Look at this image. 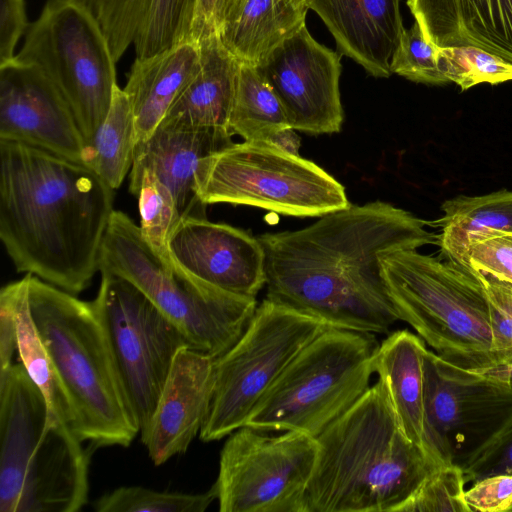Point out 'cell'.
Instances as JSON below:
<instances>
[{
	"instance_id": "f35d334b",
	"label": "cell",
	"mask_w": 512,
	"mask_h": 512,
	"mask_svg": "<svg viewBox=\"0 0 512 512\" xmlns=\"http://www.w3.org/2000/svg\"><path fill=\"white\" fill-rule=\"evenodd\" d=\"M465 498L471 511L512 512V473H500L473 482Z\"/></svg>"
},
{
	"instance_id": "f546056e",
	"label": "cell",
	"mask_w": 512,
	"mask_h": 512,
	"mask_svg": "<svg viewBox=\"0 0 512 512\" xmlns=\"http://www.w3.org/2000/svg\"><path fill=\"white\" fill-rule=\"evenodd\" d=\"M290 127L276 94L255 66L240 63L228 129L247 142H263Z\"/></svg>"
},
{
	"instance_id": "44dd1931",
	"label": "cell",
	"mask_w": 512,
	"mask_h": 512,
	"mask_svg": "<svg viewBox=\"0 0 512 512\" xmlns=\"http://www.w3.org/2000/svg\"><path fill=\"white\" fill-rule=\"evenodd\" d=\"M323 20L342 54L374 77L387 78L405 30L400 0H305Z\"/></svg>"
},
{
	"instance_id": "5bb4252c",
	"label": "cell",
	"mask_w": 512,
	"mask_h": 512,
	"mask_svg": "<svg viewBox=\"0 0 512 512\" xmlns=\"http://www.w3.org/2000/svg\"><path fill=\"white\" fill-rule=\"evenodd\" d=\"M426 437L433 460L466 463L512 422V380L449 363L427 350Z\"/></svg>"
},
{
	"instance_id": "cb8c5ba5",
	"label": "cell",
	"mask_w": 512,
	"mask_h": 512,
	"mask_svg": "<svg viewBox=\"0 0 512 512\" xmlns=\"http://www.w3.org/2000/svg\"><path fill=\"white\" fill-rule=\"evenodd\" d=\"M200 66L197 41L136 58L123 89L134 114L136 144L151 136Z\"/></svg>"
},
{
	"instance_id": "1f68e13d",
	"label": "cell",
	"mask_w": 512,
	"mask_h": 512,
	"mask_svg": "<svg viewBox=\"0 0 512 512\" xmlns=\"http://www.w3.org/2000/svg\"><path fill=\"white\" fill-rule=\"evenodd\" d=\"M217 500L214 485L198 494L119 487L93 502L97 512H204Z\"/></svg>"
},
{
	"instance_id": "9a60e30c",
	"label": "cell",
	"mask_w": 512,
	"mask_h": 512,
	"mask_svg": "<svg viewBox=\"0 0 512 512\" xmlns=\"http://www.w3.org/2000/svg\"><path fill=\"white\" fill-rule=\"evenodd\" d=\"M255 68L279 99L290 127L314 135L340 131L341 56L317 42L306 26Z\"/></svg>"
},
{
	"instance_id": "277c9868",
	"label": "cell",
	"mask_w": 512,
	"mask_h": 512,
	"mask_svg": "<svg viewBox=\"0 0 512 512\" xmlns=\"http://www.w3.org/2000/svg\"><path fill=\"white\" fill-rule=\"evenodd\" d=\"M28 298L69 409L72 431L95 447H128L140 429L95 303L32 274Z\"/></svg>"
},
{
	"instance_id": "7a4b0ae2",
	"label": "cell",
	"mask_w": 512,
	"mask_h": 512,
	"mask_svg": "<svg viewBox=\"0 0 512 512\" xmlns=\"http://www.w3.org/2000/svg\"><path fill=\"white\" fill-rule=\"evenodd\" d=\"M114 189L82 162L0 140V239L17 272L71 294L91 283Z\"/></svg>"
},
{
	"instance_id": "e575fe53",
	"label": "cell",
	"mask_w": 512,
	"mask_h": 512,
	"mask_svg": "<svg viewBox=\"0 0 512 512\" xmlns=\"http://www.w3.org/2000/svg\"><path fill=\"white\" fill-rule=\"evenodd\" d=\"M438 54L439 47L427 40L415 21L400 38L391 60V72L419 83H448L439 69Z\"/></svg>"
},
{
	"instance_id": "8992f818",
	"label": "cell",
	"mask_w": 512,
	"mask_h": 512,
	"mask_svg": "<svg viewBox=\"0 0 512 512\" xmlns=\"http://www.w3.org/2000/svg\"><path fill=\"white\" fill-rule=\"evenodd\" d=\"M381 266L399 319L437 355L475 372L498 365L490 307L477 270L417 250L386 255Z\"/></svg>"
},
{
	"instance_id": "d590c367",
	"label": "cell",
	"mask_w": 512,
	"mask_h": 512,
	"mask_svg": "<svg viewBox=\"0 0 512 512\" xmlns=\"http://www.w3.org/2000/svg\"><path fill=\"white\" fill-rule=\"evenodd\" d=\"M478 275L490 307L493 353L498 365L512 363V282L482 271Z\"/></svg>"
},
{
	"instance_id": "8fae6325",
	"label": "cell",
	"mask_w": 512,
	"mask_h": 512,
	"mask_svg": "<svg viewBox=\"0 0 512 512\" xmlns=\"http://www.w3.org/2000/svg\"><path fill=\"white\" fill-rule=\"evenodd\" d=\"M329 326L264 299L239 340L215 358L213 393L199 437L220 440L250 413L294 357Z\"/></svg>"
},
{
	"instance_id": "ee69618b",
	"label": "cell",
	"mask_w": 512,
	"mask_h": 512,
	"mask_svg": "<svg viewBox=\"0 0 512 512\" xmlns=\"http://www.w3.org/2000/svg\"><path fill=\"white\" fill-rule=\"evenodd\" d=\"M485 372H487L491 375L503 378V379L512 380V363L498 365V366L493 367Z\"/></svg>"
},
{
	"instance_id": "52a82bcc",
	"label": "cell",
	"mask_w": 512,
	"mask_h": 512,
	"mask_svg": "<svg viewBox=\"0 0 512 512\" xmlns=\"http://www.w3.org/2000/svg\"><path fill=\"white\" fill-rule=\"evenodd\" d=\"M135 285L185 335L194 349L213 358L243 335L257 308L255 297L209 285L159 256L140 227L113 211L101 247L99 270Z\"/></svg>"
},
{
	"instance_id": "603a6c76",
	"label": "cell",
	"mask_w": 512,
	"mask_h": 512,
	"mask_svg": "<svg viewBox=\"0 0 512 512\" xmlns=\"http://www.w3.org/2000/svg\"><path fill=\"white\" fill-rule=\"evenodd\" d=\"M197 42L200 69L160 124L183 129L229 131L240 62L226 49L218 34L202 37Z\"/></svg>"
},
{
	"instance_id": "e0dca14e",
	"label": "cell",
	"mask_w": 512,
	"mask_h": 512,
	"mask_svg": "<svg viewBox=\"0 0 512 512\" xmlns=\"http://www.w3.org/2000/svg\"><path fill=\"white\" fill-rule=\"evenodd\" d=\"M168 249L184 271L221 290L256 297L265 286L262 244L241 229L186 216L172 231Z\"/></svg>"
},
{
	"instance_id": "3957f363",
	"label": "cell",
	"mask_w": 512,
	"mask_h": 512,
	"mask_svg": "<svg viewBox=\"0 0 512 512\" xmlns=\"http://www.w3.org/2000/svg\"><path fill=\"white\" fill-rule=\"evenodd\" d=\"M316 440L304 512H400L438 466L403 434L380 380Z\"/></svg>"
},
{
	"instance_id": "5b68a950",
	"label": "cell",
	"mask_w": 512,
	"mask_h": 512,
	"mask_svg": "<svg viewBox=\"0 0 512 512\" xmlns=\"http://www.w3.org/2000/svg\"><path fill=\"white\" fill-rule=\"evenodd\" d=\"M0 511L76 512L88 501V454L22 363L0 374Z\"/></svg>"
},
{
	"instance_id": "d4e9b609",
	"label": "cell",
	"mask_w": 512,
	"mask_h": 512,
	"mask_svg": "<svg viewBox=\"0 0 512 512\" xmlns=\"http://www.w3.org/2000/svg\"><path fill=\"white\" fill-rule=\"evenodd\" d=\"M427 350L418 335L406 329L394 331L379 343L374 370L403 434L437 464L426 437L424 363Z\"/></svg>"
},
{
	"instance_id": "2e32d148",
	"label": "cell",
	"mask_w": 512,
	"mask_h": 512,
	"mask_svg": "<svg viewBox=\"0 0 512 512\" xmlns=\"http://www.w3.org/2000/svg\"><path fill=\"white\" fill-rule=\"evenodd\" d=\"M0 140L82 162L85 140L65 98L37 66L16 58L0 65Z\"/></svg>"
},
{
	"instance_id": "b9f144b4",
	"label": "cell",
	"mask_w": 512,
	"mask_h": 512,
	"mask_svg": "<svg viewBox=\"0 0 512 512\" xmlns=\"http://www.w3.org/2000/svg\"><path fill=\"white\" fill-rule=\"evenodd\" d=\"M17 351L16 326L12 310L3 298H0V374L12 365L14 352Z\"/></svg>"
},
{
	"instance_id": "4dcf8cb0",
	"label": "cell",
	"mask_w": 512,
	"mask_h": 512,
	"mask_svg": "<svg viewBox=\"0 0 512 512\" xmlns=\"http://www.w3.org/2000/svg\"><path fill=\"white\" fill-rule=\"evenodd\" d=\"M129 190L138 197L139 227L143 238L159 256L171 259L169 237L182 219L173 194L148 169L130 180Z\"/></svg>"
},
{
	"instance_id": "30bf717a",
	"label": "cell",
	"mask_w": 512,
	"mask_h": 512,
	"mask_svg": "<svg viewBox=\"0 0 512 512\" xmlns=\"http://www.w3.org/2000/svg\"><path fill=\"white\" fill-rule=\"evenodd\" d=\"M15 58L47 75L70 106L85 144L89 142L118 86L116 62L93 15L77 0H47Z\"/></svg>"
},
{
	"instance_id": "d6986e66",
	"label": "cell",
	"mask_w": 512,
	"mask_h": 512,
	"mask_svg": "<svg viewBox=\"0 0 512 512\" xmlns=\"http://www.w3.org/2000/svg\"><path fill=\"white\" fill-rule=\"evenodd\" d=\"M96 19L115 62L133 46L148 58L193 39L197 0H77Z\"/></svg>"
},
{
	"instance_id": "4fadbf2b",
	"label": "cell",
	"mask_w": 512,
	"mask_h": 512,
	"mask_svg": "<svg viewBox=\"0 0 512 512\" xmlns=\"http://www.w3.org/2000/svg\"><path fill=\"white\" fill-rule=\"evenodd\" d=\"M318 452L315 437L244 425L225 441L213 484L221 512H304Z\"/></svg>"
},
{
	"instance_id": "7402d4cb",
	"label": "cell",
	"mask_w": 512,
	"mask_h": 512,
	"mask_svg": "<svg viewBox=\"0 0 512 512\" xmlns=\"http://www.w3.org/2000/svg\"><path fill=\"white\" fill-rule=\"evenodd\" d=\"M438 47H476L512 64V0H407Z\"/></svg>"
},
{
	"instance_id": "d6a6232c",
	"label": "cell",
	"mask_w": 512,
	"mask_h": 512,
	"mask_svg": "<svg viewBox=\"0 0 512 512\" xmlns=\"http://www.w3.org/2000/svg\"><path fill=\"white\" fill-rule=\"evenodd\" d=\"M438 64L448 82L463 91L480 83L512 80V64L476 47H439Z\"/></svg>"
},
{
	"instance_id": "8d00e7d4",
	"label": "cell",
	"mask_w": 512,
	"mask_h": 512,
	"mask_svg": "<svg viewBox=\"0 0 512 512\" xmlns=\"http://www.w3.org/2000/svg\"><path fill=\"white\" fill-rule=\"evenodd\" d=\"M468 262L475 270L512 282V233L498 232L473 242Z\"/></svg>"
},
{
	"instance_id": "74e56055",
	"label": "cell",
	"mask_w": 512,
	"mask_h": 512,
	"mask_svg": "<svg viewBox=\"0 0 512 512\" xmlns=\"http://www.w3.org/2000/svg\"><path fill=\"white\" fill-rule=\"evenodd\" d=\"M462 469L466 483L494 474L512 473V422Z\"/></svg>"
},
{
	"instance_id": "60d3db41",
	"label": "cell",
	"mask_w": 512,
	"mask_h": 512,
	"mask_svg": "<svg viewBox=\"0 0 512 512\" xmlns=\"http://www.w3.org/2000/svg\"><path fill=\"white\" fill-rule=\"evenodd\" d=\"M28 26L24 0H0V65L15 59V47Z\"/></svg>"
},
{
	"instance_id": "484cf974",
	"label": "cell",
	"mask_w": 512,
	"mask_h": 512,
	"mask_svg": "<svg viewBox=\"0 0 512 512\" xmlns=\"http://www.w3.org/2000/svg\"><path fill=\"white\" fill-rule=\"evenodd\" d=\"M305 0H246L238 17L219 37L240 62L257 66L305 25Z\"/></svg>"
},
{
	"instance_id": "7c38bea8",
	"label": "cell",
	"mask_w": 512,
	"mask_h": 512,
	"mask_svg": "<svg viewBox=\"0 0 512 512\" xmlns=\"http://www.w3.org/2000/svg\"><path fill=\"white\" fill-rule=\"evenodd\" d=\"M99 271L100 287L93 302L105 323L143 440L176 354L193 347L135 285L106 269Z\"/></svg>"
},
{
	"instance_id": "6da1fadb",
	"label": "cell",
	"mask_w": 512,
	"mask_h": 512,
	"mask_svg": "<svg viewBox=\"0 0 512 512\" xmlns=\"http://www.w3.org/2000/svg\"><path fill=\"white\" fill-rule=\"evenodd\" d=\"M412 213L383 201L321 216L294 231L258 236L265 253L266 299L331 328L387 334L399 321L381 260L438 244Z\"/></svg>"
},
{
	"instance_id": "ffe728a7",
	"label": "cell",
	"mask_w": 512,
	"mask_h": 512,
	"mask_svg": "<svg viewBox=\"0 0 512 512\" xmlns=\"http://www.w3.org/2000/svg\"><path fill=\"white\" fill-rule=\"evenodd\" d=\"M232 134L218 128L183 129L159 124L150 137L137 143L130 180L144 169L152 171L173 194L183 217H206L197 194V175L203 160L230 146Z\"/></svg>"
},
{
	"instance_id": "f1b7e54d",
	"label": "cell",
	"mask_w": 512,
	"mask_h": 512,
	"mask_svg": "<svg viewBox=\"0 0 512 512\" xmlns=\"http://www.w3.org/2000/svg\"><path fill=\"white\" fill-rule=\"evenodd\" d=\"M135 120L130 101L116 87L110 109L94 136L85 144L82 163L112 189L123 183L134 160Z\"/></svg>"
},
{
	"instance_id": "83f0119b",
	"label": "cell",
	"mask_w": 512,
	"mask_h": 512,
	"mask_svg": "<svg viewBox=\"0 0 512 512\" xmlns=\"http://www.w3.org/2000/svg\"><path fill=\"white\" fill-rule=\"evenodd\" d=\"M30 273L1 288L0 298L9 304L16 326L17 353L30 378L42 391L49 408L70 426V413L57 381L47 348L31 314Z\"/></svg>"
},
{
	"instance_id": "ab89813d",
	"label": "cell",
	"mask_w": 512,
	"mask_h": 512,
	"mask_svg": "<svg viewBox=\"0 0 512 512\" xmlns=\"http://www.w3.org/2000/svg\"><path fill=\"white\" fill-rule=\"evenodd\" d=\"M246 0H197L193 39L219 34L221 29L234 21Z\"/></svg>"
},
{
	"instance_id": "7bdbcfd3",
	"label": "cell",
	"mask_w": 512,
	"mask_h": 512,
	"mask_svg": "<svg viewBox=\"0 0 512 512\" xmlns=\"http://www.w3.org/2000/svg\"><path fill=\"white\" fill-rule=\"evenodd\" d=\"M261 143L285 153L299 156L301 140L292 127H285L273 132Z\"/></svg>"
},
{
	"instance_id": "836d02e7",
	"label": "cell",
	"mask_w": 512,
	"mask_h": 512,
	"mask_svg": "<svg viewBox=\"0 0 512 512\" xmlns=\"http://www.w3.org/2000/svg\"><path fill=\"white\" fill-rule=\"evenodd\" d=\"M463 469L455 464L433 468L400 512H472L465 498Z\"/></svg>"
},
{
	"instance_id": "4316f807",
	"label": "cell",
	"mask_w": 512,
	"mask_h": 512,
	"mask_svg": "<svg viewBox=\"0 0 512 512\" xmlns=\"http://www.w3.org/2000/svg\"><path fill=\"white\" fill-rule=\"evenodd\" d=\"M438 220L442 227L438 245L443 256L466 267L470 245L494 233H512V191L481 196L459 195L446 200Z\"/></svg>"
},
{
	"instance_id": "ba28073f",
	"label": "cell",
	"mask_w": 512,
	"mask_h": 512,
	"mask_svg": "<svg viewBox=\"0 0 512 512\" xmlns=\"http://www.w3.org/2000/svg\"><path fill=\"white\" fill-rule=\"evenodd\" d=\"M378 346L375 334L327 328L288 364L245 425L316 438L369 389Z\"/></svg>"
},
{
	"instance_id": "9c48e42d",
	"label": "cell",
	"mask_w": 512,
	"mask_h": 512,
	"mask_svg": "<svg viewBox=\"0 0 512 512\" xmlns=\"http://www.w3.org/2000/svg\"><path fill=\"white\" fill-rule=\"evenodd\" d=\"M197 194L204 205H247L297 217L323 216L350 205L343 185L314 162L247 141L203 160Z\"/></svg>"
},
{
	"instance_id": "ac0fdd59",
	"label": "cell",
	"mask_w": 512,
	"mask_h": 512,
	"mask_svg": "<svg viewBox=\"0 0 512 512\" xmlns=\"http://www.w3.org/2000/svg\"><path fill=\"white\" fill-rule=\"evenodd\" d=\"M215 358L191 347L175 356L142 443L156 466L185 453L210 405Z\"/></svg>"
}]
</instances>
